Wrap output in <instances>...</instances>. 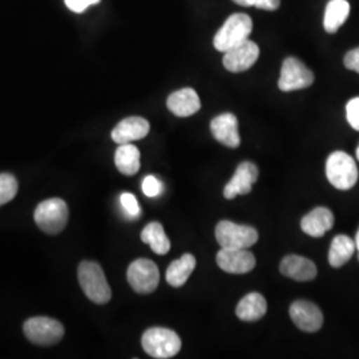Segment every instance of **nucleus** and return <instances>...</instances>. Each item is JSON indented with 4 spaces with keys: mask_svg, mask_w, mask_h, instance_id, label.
<instances>
[{
    "mask_svg": "<svg viewBox=\"0 0 359 359\" xmlns=\"http://www.w3.org/2000/svg\"><path fill=\"white\" fill-rule=\"evenodd\" d=\"M23 332L27 338L39 346H52L65 337V326L53 318L34 317L25 322Z\"/></svg>",
    "mask_w": 359,
    "mask_h": 359,
    "instance_id": "obj_6",
    "label": "nucleus"
},
{
    "mask_svg": "<svg viewBox=\"0 0 359 359\" xmlns=\"http://www.w3.org/2000/svg\"><path fill=\"white\" fill-rule=\"evenodd\" d=\"M280 271L285 277H289L299 283L313 281L317 277L316 264L306 257L297 256V255L285 257L281 261Z\"/></svg>",
    "mask_w": 359,
    "mask_h": 359,
    "instance_id": "obj_16",
    "label": "nucleus"
},
{
    "mask_svg": "<svg viewBox=\"0 0 359 359\" xmlns=\"http://www.w3.org/2000/svg\"><path fill=\"white\" fill-rule=\"evenodd\" d=\"M213 137L228 148H238L241 144L238 133V120L233 114L218 115L210 123Z\"/></svg>",
    "mask_w": 359,
    "mask_h": 359,
    "instance_id": "obj_14",
    "label": "nucleus"
},
{
    "mask_svg": "<svg viewBox=\"0 0 359 359\" xmlns=\"http://www.w3.org/2000/svg\"><path fill=\"white\" fill-rule=\"evenodd\" d=\"M216 238L221 248L248 249L258 241V231L253 226L224 219L216 226Z\"/></svg>",
    "mask_w": 359,
    "mask_h": 359,
    "instance_id": "obj_7",
    "label": "nucleus"
},
{
    "mask_svg": "<svg viewBox=\"0 0 359 359\" xmlns=\"http://www.w3.org/2000/svg\"><path fill=\"white\" fill-rule=\"evenodd\" d=\"M289 313L295 326L302 332L316 333L323 325V314L321 309L310 301H305V299L295 301L292 304Z\"/></svg>",
    "mask_w": 359,
    "mask_h": 359,
    "instance_id": "obj_11",
    "label": "nucleus"
},
{
    "mask_svg": "<svg viewBox=\"0 0 359 359\" xmlns=\"http://www.w3.org/2000/svg\"><path fill=\"white\" fill-rule=\"evenodd\" d=\"M350 15V4L347 0H330L325 10L323 28L327 34H335L345 25Z\"/></svg>",
    "mask_w": 359,
    "mask_h": 359,
    "instance_id": "obj_21",
    "label": "nucleus"
},
{
    "mask_svg": "<svg viewBox=\"0 0 359 359\" xmlns=\"http://www.w3.org/2000/svg\"><path fill=\"white\" fill-rule=\"evenodd\" d=\"M334 225L333 212L325 206L313 209L301 221V229L310 237H322L330 231Z\"/></svg>",
    "mask_w": 359,
    "mask_h": 359,
    "instance_id": "obj_18",
    "label": "nucleus"
},
{
    "mask_svg": "<svg viewBox=\"0 0 359 359\" xmlns=\"http://www.w3.org/2000/svg\"><path fill=\"white\" fill-rule=\"evenodd\" d=\"M219 269L231 274L250 273L256 266V258L248 249H229L222 248L217 253Z\"/></svg>",
    "mask_w": 359,
    "mask_h": 359,
    "instance_id": "obj_12",
    "label": "nucleus"
},
{
    "mask_svg": "<svg viewBox=\"0 0 359 359\" xmlns=\"http://www.w3.org/2000/svg\"><path fill=\"white\" fill-rule=\"evenodd\" d=\"M142 345L144 351L154 358H173L181 350V339L170 329L151 327L142 334Z\"/></svg>",
    "mask_w": 359,
    "mask_h": 359,
    "instance_id": "obj_4",
    "label": "nucleus"
},
{
    "mask_svg": "<svg viewBox=\"0 0 359 359\" xmlns=\"http://www.w3.org/2000/svg\"><path fill=\"white\" fill-rule=\"evenodd\" d=\"M355 248H357V250L359 252V229L358 231H357V236H355Z\"/></svg>",
    "mask_w": 359,
    "mask_h": 359,
    "instance_id": "obj_32",
    "label": "nucleus"
},
{
    "mask_svg": "<svg viewBox=\"0 0 359 359\" xmlns=\"http://www.w3.org/2000/svg\"><path fill=\"white\" fill-rule=\"evenodd\" d=\"M127 278L132 289L139 294L154 293L160 283V271L154 261L139 258L129 265Z\"/></svg>",
    "mask_w": 359,
    "mask_h": 359,
    "instance_id": "obj_8",
    "label": "nucleus"
},
{
    "mask_svg": "<svg viewBox=\"0 0 359 359\" xmlns=\"http://www.w3.org/2000/svg\"><path fill=\"white\" fill-rule=\"evenodd\" d=\"M344 65L347 69L359 74V47L347 52L346 56L344 59Z\"/></svg>",
    "mask_w": 359,
    "mask_h": 359,
    "instance_id": "obj_31",
    "label": "nucleus"
},
{
    "mask_svg": "<svg viewBox=\"0 0 359 359\" xmlns=\"http://www.w3.org/2000/svg\"><path fill=\"white\" fill-rule=\"evenodd\" d=\"M268 310L265 297L259 293H249L245 295L236 308L237 317L245 322H255L261 320Z\"/></svg>",
    "mask_w": 359,
    "mask_h": 359,
    "instance_id": "obj_19",
    "label": "nucleus"
},
{
    "mask_svg": "<svg viewBox=\"0 0 359 359\" xmlns=\"http://www.w3.org/2000/svg\"><path fill=\"white\" fill-rule=\"evenodd\" d=\"M357 250L355 241L346 234H338L334 237L329 249V264L333 268H341L350 261V258Z\"/></svg>",
    "mask_w": 359,
    "mask_h": 359,
    "instance_id": "obj_22",
    "label": "nucleus"
},
{
    "mask_svg": "<svg viewBox=\"0 0 359 359\" xmlns=\"http://www.w3.org/2000/svg\"><path fill=\"white\" fill-rule=\"evenodd\" d=\"M167 107L177 117H189L200 111L201 102L193 88H182L169 95Z\"/></svg>",
    "mask_w": 359,
    "mask_h": 359,
    "instance_id": "obj_17",
    "label": "nucleus"
},
{
    "mask_svg": "<svg viewBox=\"0 0 359 359\" xmlns=\"http://www.w3.org/2000/svg\"><path fill=\"white\" fill-rule=\"evenodd\" d=\"M120 203L130 217H137L142 213L139 201L132 193H123L120 196Z\"/></svg>",
    "mask_w": 359,
    "mask_h": 359,
    "instance_id": "obj_27",
    "label": "nucleus"
},
{
    "mask_svg": "<svg viewBox=\"0 0 359 359\" xmlns=\"http://www.w3.org/2000/svg\"><path fill=\"white\" fill-rule=\"evenodd\" d=\"M243 7H257L265 11H276L281 6V0H233Z\"/></svg>",
    "mask_w": 359,
    "mask_h": 359,
    "instance_id": "obj_26",
    "label": "nucleus"
},
{
    "mask_svg": "<svg viewBox=\"0 0 359 359\" xmlns=\"http://www.w3.org/2000/svg\"><path fill=\"white\" fill-rule=\"evenodd\" d=\"M142 192L148 197H156L163 192L161 181L154 176H147L142 181Z\"/></svg>",
    "mask_w": 359,
    "mask_h": 359,
    "instance_id": "obj_28",
    "label": "nucleus"
},
{
    "mask_svg": "<svg viewBox=\"0 0 359 359\" xmlns=\"http://www.w3.org/2000/svg\"><path fill=\"white\" fill-rule=\"evenodd\" d=\"M357 158H358V161H359V145H358V148H357Z\"/></svg>",
    "mask_w": 359,
    "mask_h": 359,
    "instance_id": "obj_33",
    "label": "nucleus"
},
{
    "mask_svg": "<svg viewBox=\"0 0 359 359\" xmlns=\"http://www.w3.org/2000/svg\"><path fill=\"white\" fill-rule=\"evenodd\" d=\"M314 83V74L297 57H286L281 68L278 88L283 92L305 90Z\"/></svg>",
    "mask_w": 359,
    "mask_h": 359,
    "instance_id": "obj_9",
    "label": "nucleus"
},
{
    "mask_svg": "<svg viewBox=\"0 0 359 359\" xmlns=\"http://www.w3.org/2000/svg\"><path fill=\"white\" fill-rule=\"evenodd\" d=\"M116 168L126 176H133L140 170V151L133 144H120L116 149Z\"/></svg>",
    "mask_w": 359,
    "mask_h": 359,
    "instance_id": "obj_20",
    "label": "nucleus"
},
{
    "mask_svg": "<svg viewBox=\"0 0 359 359\" xmlns=\"http://www.w3.org/2000/svg\"><path fill=\"white\" fill-rule=\"evenodd\" d=\"M68 216V206L62 198H50L40 203L34 213L36 225L48 234H59L65 231Z\"/></svg>",
    "mask_w": 359,
    "mask_h": 359,
    "instance_id": "obj_5",
    "label": "nucleus"
},
{
    "mask_svg": "<svg viewBox=\"0 0 359 359\" xmlns=\"http://www.w3.org/2000/svg\"><path fill=\"white\" fill-rule=\"evenodd\" d=\"M258 180V168L252 161L241 163L231 181L224 188V197L226 200H233L238 194H248L252 192L253 184Z\"/></svg>",
    "mask_w": 359,
    "mask_h": 359,
    "instance_id": "obj_13",
    "label": "nucleus"
},
{
    "mask_svg": "<svg viewBox=\"0 0 359 359\" xmlns=\"http://www.w3.org/2000/svg\"><path fill=\"white\" fill-rule=\"evenodd\" d=\"M77 278L84 294L97 305L108 304L112 290L105 278L102 266L93 261H83L77 269Z\"/></svg>",
    "mask_w": 359,
    "mask_h": 359,
    "instance_id": "obj_1",
    "label": "nucleus"
},
{
    "mask_svg": "<svg viewBox=\"0 0 359 359\" xmlns=\"http://www.w3.org/2000/svg\"><path fill=\"white\" fill-rule=\"evenodd\" d=\"M65 6L74 13H84L90 6L99 4L100 0H65Z\"/></svg>",
    "mask_w": 359,
    "mask_h": 359,
    "instance_id": "obj_30",
    "label": "nucleus"
},
{
    "mask_svg": "<svg viewBox=\"0 0 359 359\" xmlns=\"http://www.w3.org/2000/svg\"><path fill=\"white\" fill-rule=\"evenodd\" d=\"M358 259H359V253H358Z\"/></svg>",
    "mask_w": 359,
    "mask_h": 359,
    "instance_id": "obj_34",
    "label": "nucleus"
},
{
    "mask_svg": "<svg viewBox=\"0 0 359 359\" xmlns=\"http://www.w3.org/2000/svg\"><path fill=\"white\" fill-rule=\"evenodd\" d=\"M142 241L149 245L156 255L164 256L170 250V241L160 222L148 224L142 231Z\"/></svg>",
    "mask_w": 359,
    "mask_h": 359,
    "instance_id": "obj_24",
    "label": "nucleus"
},
{
    "mask_svg": "<svg viewBox=\"0 0 359 359\" xmlns=\"http://www.w3.org/2000/svg\"><path fill=\"white\" fill-rule=\"evenodd\" d=\"M196 268V258L193 255H184L173 261L167 269V283L173 287L184 286Z\"/></svg>",
    "mask_w": 359,
    "mask_h": 359,
    "instance_id": "obj_23",
    "label": "nucleus"
},
{
    "mask_svg": "<svg viewBox=\"0 0 359 359\" xmlns=\"http://www.w3.org/2000/svg\"><path fill=\"white\" fill-rule=\"evenodd\" d=\"M18 180L10 173L0 175V206L10 203L18 193Z\"/></svg>",
    "mask_w": 359,
    "mask_h": 359,
    "instance_id": "obj_25",
    "label": "nucleus"
},
{
    "mask_svg": "<svg viewBox=\"0 0 359 359\" xmlns=\"http://www.w3.org/2000/svg\"><path fill=\"white\" fill-rule=\"evenodd\" d=\"M326 177L334 188L348 191L358 181V167L354 158L344 151H337L327 157Z\"/></svg>",
    "mask_w": 359,
    "mask_h": 359,
    "instance_id": "obj_3",
    "label": "nucleus"
},
{
    "mask_svg": "<svg viewBox=\"0 0 359 359\" xmlns=\"http://www.w3.org/2000/svg\"><path fill=\"white\" fill-rule=\"evenodd\" d=\"M253 29L252 18L246 13H233L215 35L213 44L219 52L229 51L248 40Z\"/></svg>",
    "mask_w": 359,
    "mask_h": 359,
    "instance_id": "obj_2",
    "label": "nucleus"
},
{
    "mask_svg": "<svg viewBox=\"0 0 359 359\" xmlns=\"http://www.w3.org/2000/svg\"><path fill=\"white\" fill-rule=\"evenodd\" d=\"M346 118L350 127L359 132V96L347 103Z\"/></svg>",
    "mask_w": 359,
    "mask_h": 359,
    "instance_id": "obj_29",
    "label": "nucleus"
},
{
    "mask_svg": "<svg viewBox=\"0 0 359 359\" xmlns=\"http://www.w3.org/2000/svg\"><path fill=\"white\" fill-rule=\"evenodd\" d=\"M259 57V48L255 41L245 40L244 43L233 47L229 51L225 52L222 63L224 67L233 74L244 72L250 69L256 65Z\"/></svg>",
    "mask_w": 359,
    "mask_h": 359,
    "instance_id": "obj_10",
    "label": "nucleus"
},
{
    "mask_svg": "<svg viewBox=\"0 0 359 359\" xmlns=\"http://www.w3.org/2000/svg\"><path fill=\"white\" fill-rule=\"evenodd\" d=\"M151 126L148 120L139 116H130L121 120L114 130H112V140L116 144H128V142L142 140L149 133Z\"/></svg>",
    "mask_w": 359,
    "mask_h": 359,
    "instance_id": "obj_15",
    "label": "nucleus"
}]
</instances>
